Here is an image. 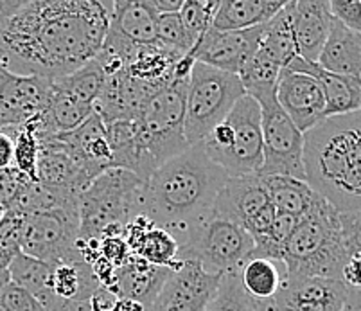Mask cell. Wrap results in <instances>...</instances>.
Returning <instances> with one entry per match:
<instances>
[{
	"mask_svg": "<svg viewBox=\"0 0 361 311\" xmlns=\"http://www.w3.org/2000/svg\"><path fill=\"white\" fill-rule=\"evenodd\" d=\"M124 240L130 254L146 263L169 270H176L182 264L178 261V243L175 238L151 224L146 216L139 214L131 219L124 232Z\"/></svg>",
	"mask_w": 361,
	"mask_h": 311,
	"instance_id": "19",
	"label": "cell"
},
{
	"mask_svg": "<svg viewBox=\"0 0 361 311\" xmlns=\"http://www.w3.org/2000/svg\"><path fill=\"white\" fill-rule=\"evenodd\" d=\"M42 307L45 311H90L88 303H72V300H63L56 297L54 293H49L44 300H40Z\"/></svg>",
	"mask_w": 361,
	"mask_h": 311,
	"instance_id": "45",
	"label": "cell"
},
{
	"mask_svg": "<svg viewBox=\"0 0 361 311\" xmlns=\"http://www.w3.org/2000/svg\"><path fill=\"white\" fill-rule=\"evenodd\" d=\"M157 11L151 0H116L108 32L133 45H157Z\"/></svg>",
	"mask_w": 361,
	"mask_h": 311,
	"instance_id": "23",
	"label": "cell"
},
{
	"mask_svg": "<svg viewBox=\"0 0 361 311\" xmlns=\"http://www.w3.org/2000/svg\"><path fill=\"white\" fill-rule=\"evenodd\" d=\"M221 276L209 274L195 261H182L146 311H203L218 290Z\"/></svg>",
	"mask_w": 361,
	"mask_h": 311,
	"instance_id": "13",
	"label": "cell"
},
{
	"mask_svg": "<svg viewBox=\"0 0 361 311\" xmlns=\"http://www.w3.org/2000/svg\"><path fill=\"white\" fill-rule=\"evenodd\" d=\"M275 99L300 133H306L314 124L326 119V99L313 76L282 68Z\"/></svg>",
	"mask_w": 361,
	"mask_h": 311,
	"instance_id": "16",
	"label": "cell"
},
{
	"mask_svg": "<svg viewBox=\"0 0 361 311\" xmlns=\"http://www.w3.org/2000/svg\"><path fill=\"white\" fill-rule=\"evenodd\" d=\"M327 6L334 20L361 32V0H327Z\"/></svg>",
	"mask_w": 361,
	"mask_h": 311,
	"instance_id": "41",
	"label": "cell"
},
{
	"mask_svg": "<svg viewBox=\"0 0 361 311\" xmlns=\"http://www.w3.org/2000/svg\"><path fill=\"white\" fill-rule=\"evenodd\" d=\"M255 300L241 286L239 272L223 274L218 290L203 311H254Z\"/></svg>",
	"mask_w": 361,
	"mask_h": 311,
	"instance_id": "36",
	"label": "cell"
},
{
	"mask_svg": "<svg viewBox=\"0 0 361 311\" xmlns=\"http://www.w3.org/2000/svg\"><path fill=\"white\" fill-rule=\"evenodd\" d=\"M110 8L97 0H2V63L18 76H67L97 56Z\"/></svg>",
	"mask_w": 361,
	"mask_h": 311,
	"instance_id": "1",
	"label": "cell"
},
{
	"mask_svg": "<svg viewBox=\"0 0 361 311\" xmlns=\"http://www.w3.org/2000/svg\"><path fill=\"white\" fill-rule=\"evenodd\" d=\"M259 49L281 68H286L297 54L293 25H291V0L262 29Z\"/></svg>",
	"mask_w": 361,
	"mask_h": 311,
	"instance_id": "30",
	"label": "cell"
},
{
	"mask_svg": "<svg viewBox=\"0 0 361 311\" xmlns=\"http://www.w3.org/2000/svg\"><path fill=\"white\" fill-rule=\"evenodd\" d=\"M169 274V268L155 267V264H149L135 255H131L123 267L116 268L111 288L119 293L121 299L140 304L146 311V307L153 303Z\"/></svg>",
	"mask_w": 361,
	"mask_h": 311,
	"instance_id": "24",
	"label": "cell"
},
{
	"mask_svg": "<svg viewBox=\"0 0 361 311\" xmlns=\"http://www.w3.org/2000/svg\"><path fill=\"white\" fill-rule=\"evenodd\" d=\"M275 216H277V211H275L274 205L268 204L261 212H257V214H255L254 218H252L250 221H248V224H246L243 228H245V231L250 234L252 240H257V238H261V236H264L266 232H268V228H270L271 224H274Z\"/></svg>",
	"mask_w": 361,
	"mask_h": 311,
	"instance_id": "44",
	"label": "cell"
},
{
	"mask_svg": "<svg viewBox=\"0 0 361 311\" xmlns=\"http://www.w3.org/2000/svg\"><path fill=\"white\" fill-rule=\"evenodd\" d=\"M187 83L189 78L171 81L144 103L133 121L137 139L159 168L189 148L183 133Z\"/></svg>",
	"mask_w": 361,
	"mask_h": 311,
	"instance_id": "8",
	"label": "cell"
},
{
	"mask_svg": "<svg viewBox=\"0 0 361 311\" xmlns=\"http://www.w3.org/2000/svg\"><path fill=\"white\" fill-rule=\"evenodd\" d=\"M281 71L282 68L270 56H266L261 49H257L238 72L245 96H250L257 103L275 97Z\"/></svg>",
	"mask_w": 361,
	"mask_h": 311,
	"instance_id": "31",
	"label": "cell"
},
{
	"mask_svg": "<svg viewBox=\"0 0 361 311\" xmlns=\"http://www.w3.org/2000/svg\"><path fill=\"white\" fill-rule=\"evenodd\" d=\"M151 6L157 15H173V13H180L183 0H151Z\"/></svg>",
	"mask_w": 361,
	"mask_h": 311,
	"instance_id": "47",
	"label": "cell"
},
{
	"mask_svg": "<svg viewBox=\"0 0 361 311\" xmlns=\"http://www.w3.org/2000/svg\"><path fill=\"white\" fill-rule=\"evenodd\" d=\"M243 96L245 90L238 74L195 63L185 90L183 133L187 144H202Z\"/></svg>",
	"mask_w": 361,
	"mask_h": 311,
	"instance_id": "7",
	"label": "cell"
},
{
	"mask_svg": "<svg viewBox=\"0 0 361 311\" xmlns=\"http://www.w3.org/2000/svg\"><path fill=\"white\" fill-rule=\"evenodd\" d=\"M333 16L327 0H291V25H293L297 54L304 61L317 63L326 44Z\"/></svg>",
	"mask_w": 361,
	"mask_h": 311,
	"instance_id": "18",
	"label": "cell"
},
{
	"mask_svg": "<svg viewBox=\"0 0 361 311\" xmlns=\"http://www.w3.org/2000/svg\"><path fill=\"white\" fill-rule=\"evenodd\" d=\"M354 293L360 290L336 279L282 276L281 288L270 303L275 311H343Z\"/></svg>",
	"mask_w": 361,
	"mask_h": 311,
	"instance_id": "12",
	"label": "cell"
},
{
	"mask_svg": "<svg viewBox=\"0 0 361 311\" xmlns=\"http://www.w3.org/2000/svg\"><path fill=\"white\" fill-rule=\"evenodd\" d=\"M104 71L99 65V61L94 58L88 63H85L83 67L75 68L74 72L67 74V76L56 78L52 80V85L60 90H65L71 96L78 97L83 103H88L94 106V103L99 97L101 90L104 87Z\"/></svg>",
	"mask_w": 361,
	"mask_h": 311,
	"instance_id": "34",
	"label": "cell"
},
{
	"mask_svg": "<svg viewBox=\"0 0 361 311\" xmlns=\"http://www.w3.org/2000/svg\"><path fill=\"white\" fill-rule=\"evenodd\" d=\"M288 0H219L212 29L243 31L264 25L281 11Z\"/></svg>",
	"mask_w": 361,
	"mask_h": 311,
	"instance_id": "27",
	"label": "cell"
},
{
	"mask_svg": "<svg viewBox=\"0 0 361 311\" xmlns=\"http://www.w3.org/2000/svg\"><path fill=\"white\" fill-rule=\"evenodd\" d=\"M22 224L24 216L11 209L0 216V261L6 267L22 252Z\"/></svg>",
	"mask_w": 361,
	"mask_h": 311,
	"instance_id": "39",
	"label": "cell"
},
{
	"mask_svg": "<svg viewBox=\"0 0 361 311\" xmlns=\"http://www.w3.org/2000/svg\"><path fill=\"white\" fill-rule=\"evenodd\" d=\"M144 182L133 173L110 168L80 195V240L99 241L106 231L128 227L139 216Z\"/></svg>",
	"mask_w": 361,
	"mask_h": 311,
	"instance_id": "5",
	"label": "cell"
},
{
	"mask_svg": "<svg viewBox=\"0 0 361 311\" xmlns=\"http://www.w3.org/2000/svg\"><path fill=\"white\" fill-rule=\"evenodd\" d=\"M9 279L13 284L25 290L29 295L35 297L38 303L44 300L51 290V264L44 263L40 260L29 257L25 254H18L11 263L8 264Z\"/></svg>",
	"mask_w": 361,
	"mask_h": 311,
	"instance_id": "33",
	"label": "cell"
},
{
	"mask_svg": "<svg viewBox=\"0 0 361 311\" xmlns=\"http://www.w3.org/2000/svg\"><path fill=\"white\" fill-rule=\"evenodd\" d=\"M239 281L243 290L255 300H270L281 288L282 274L279 272L277 263L261 257H248L239 268Z\"/></svg>",
	"mask_w": 361,
	"mask_h": 311,
	"instance_id": "32",
	"label": "cell"
},
{
	"mask_svg": "<svg viewBox=\"0 0 361 311\" xmlns=\"http://www.w3.org/2000/svg\"><path fill=\"white\" fill-rule=\"evenodd\" d=\"M356 255H361V212H338L318 196L284 247V276L341 281Z\"/></svg>",
	"mask_w": 361,
	"mask_h": 311,
	"instance_id": "4",
	"label": "cell"
},
{
	"mask_svg": "<svg viewBox=\"0 0 361 311\" xmlns=\"http://www.w3.org/2000/svg\"><path fill=\"white\" fill-rule=\"evenodd\" d=\"M219 0H183L180 18L192 44L212 28Z\"/></svg>",
	"mask_w": 361,
	"mask_h": 311,
	"instance_id": "37",
	"label": "cell"
},
{
	"mask_svg": "<svg viewBox=\"0 0 361 311\" xmlns=\"http://www.w3.org/2000/svg\"><path fill=\"white\" fill-rule=\"evenodd\" d=\"M317 65L331 74L361 80V32L333 18Z\"/></svg>",
	"mask_w": 361,
	"mask_h": 311,
	"instance_id": "26",
	"label": "cell"
},
{
	"mask_svg": "<svg viewBox=\"0 0 361 311\" xmlns=\"http://www.w3.org/2000/svg\"><path fill=\"white\" fill-rule=\"evenodd\" d=\"M2 214H4V211H2V209H0V216H2Z\"/></svg>",
	"mask_w": 361,
	"mask_h": 311,
	"instance_id": "50",
	"label": "cell"
},
{
	"mask_svg": "<svg viewBox=\"0 0 361 311\" xmlns=\"http://www.w3.org/2000/svg\"><path fill=\"white\" fill-rule=\"evenodd\" d=\"M99 286V281L94 276L87 261L52 264L51 290L60 299L72 300V303H88L92 293Z\"/></svg>",
	"mask_w": 361,
	"mask_h": 311,
	"instance_id": "29",
	"label": "cell"
},
{
	"mask_svg": "<svg viewBox=\"0 0 361 311\" xmlns=\"http://www.w3.org/2000/svg\"><path fill=\"white\" fill-rule=\"evenodd\" d=\"M4 132L11 135L13 144H15V160H13V168L20 173L22 176L29 180V182H38L36 178V160H38V150L40 144L35 135L31 123L18 124V126L2 128Z\"/></svg>",
	"mask_w": 361,
	"mask_h": 311,
	"instance_id": "35",
	"label": "cell"
},
{
	"mask_svg": "<svg viewBox=\"0 0 361 311\" xmlns=\"http://www.w3.org/2000/svg\"><path fill=\"white\" fill-rule=\"evenodd\" d=\"M254 311H275L271 306L270 300H262V303H255ZM343 311H361V291L360 293H354L353 299L349 300V304L345 306Z\"/></svg>",
	"mask_w": 361,
	"mask_h": 311,
	"instance_id": "48",
	"label": "cell"
},
{
	"mask_svg": "<svg viewBox=\"0 0 361 311\" xmlns=\"http://www.w3.org/2000/svg\"><path fill=\"white\" fill-rule=\"evenodd\" d=\"M13 160H15V144L11 135L0 130V171L13 168Z\"/></svg>",
	"mask_w": 361,
	"mask_h": 311,
	"instance_id": "46",
	"label": "cell"
},
{
	"mask_svg": "<svg viewBox=\"0 0 361 311\" xmlns=\"http://www.w3.org/2000/svg\"><path fill=\"white\" fill-rule=\"evenodd\" d=\"M270 204L261 175L228 176L214 200V209L245 227Z\"/></svg>",
	"mask_w": 361,
	"mask_h": 311,
	"instance_id": "21",
	"label": "cell"
},
{
	"mask_svg": "<svg viewBox=\"0 0 361 311\" xmlns=\"http://www.w3.org/2000/svg\"><path fill=\"white\" fill-rule=\"evenodd\" d=\"M254 250L250 234L228 216L212 211L187 232L178 247V261H195L209 274L239 272Z\"/></svg>",
	"mask_w": 361,
	"mask_h": 311,
	"instance_id": "6",
	"label": "cell"
},
{
	"mask_svg": "<svg viewBox=\"0 0 361 311\" xmlns=\"http://www.w3.org/2000/svg\"><path fill=\"white\" fill-rule=\"evenodd\" d=\"M90 311H123V299L114 288L99 286L88 300Z\"/></svg>",
	"mask_w": 361,
	"mask_h": 311,
	"instance_id": "43",
	"label": "cell"
},
{
	"mask_svg": "<svg viewBox=\"0 0 361 311\" xmlns=\"http://www.w3.org/2000/svg\"><path fill=\"white\" fill-rule=\"evenodd\" d=\"M225 121L232 128L231 144L223 150L203 152L228 176L259 175L262 168V133L257 101L243 96Z\"/></svg>",
	"mask_w": 361,
	"mask_h": 311,
	"instance_id": "10",
	"label": "cell"
},
{
	"mask_svg": "<svg viewBox=\"0 0 361 311\" xmlns=\"http://www.w3.org/2000/svg\"><path fill=\"white\" fill-rule=\"evenodd\" d=\"M36 178L42 188L54 193L80 196L90 185L94 176L68 153L65 144L56 137L40 140Z\"/></svg>",
	"mask_w": 361,
	"mask_h": 311,
	"instance_id": "17",
	"label": "cell"
},
{
	"mask_svg": "<svg viewBox=\"0 0 361 311\" xmlns=\"http://www.w3.org/2000/svg\"><path fill=\"white\" fill-rule=\"evenodd\" d=\"M80 204L44 209L24 216L22 254L47 264L85 261L78 248Z\"/></svg>",
	"mask_w": 361,
	"mask_h": 311,
	"instance_id": "9",
	"label": "cell"
},
{
	"mask_svg": "<svg viewBox=\"0 0 361 311\" xmlns=\"http://www.w3.org/2000/svg\"><path fill=\"white\" fill-rule=\"evenodd\" d=\"M51 92L52 80L13 74L0 58V130L18 126L44 112Z\"/></svg>",
	"mask_w": 361,
	"mask_h": 311,
	"instance_id": "14",
	"label": "cell"
},
{
	"mask_svg": "<svg viewBox=\"0 0 361 311\" xmlns=\"http://www.w3.org/2000/svg\"><path fill=\"white\" fill-rule=\"evenodd\" d=\"M11 283V279H9V272H8V267H6L2 261H0V291L4 290L8 284Z\"/></svg>",
	"mask_w": 361,
	"mask_h": 311,
	"instance_id": "49",
	"label": "cell"
},
{
	"mask_svg": "<svg viewBox=\"0 0 361 311\" xmlns=\"http://www.w3.org/2000/svg\"><path fill=\"white\" fill-rule=\"evenodd\" d=\"M106 135L111 153L110 168L133 173L146 184L159 166L137 139L133 121H116L106 124Z\"/></svg>",
	"mask_w": 361,
	"mask_h": 311,
	"instance_id": "25",
	"label": "cell"
},
{
	"mask_svg": "<svg viewBox=\"0 0 361 311\" xmlns=\"http://www.w3.org/2000/svg\"><path fill=\"white\" fill-rule=\"evenodd\" d=\"M261 108L262 168L259 175H284L306 182L302 164V133L282 112L277 99L257 103Z\"/></svg>",
	"mask_w": 361,
	"mask_h": 311,
	"instance_id": "11",
	"label": "cell"
},
{
	"mask_svg": "<svg viewBox=\"0 0 361 311\" xmlns=\"http://www.w3.org/2000/svg\"><path fill=\"white\" fill-rule=\"evenodd\" d=\"M0 311H45L27 291L9 283L0 291Z\"/></svg>",
	"mask_w": 361,
	"mask_h": 311,
	"instance_id": "40",
	"label": "cell"
},
{
	"mask_svg": "<svg viewBox=\"0 0 361 311\" xmlns=\"http://www.w3.org/2000/svg\"><path fill=\"white\" fill-rule=\"evenodd\" d=\"M268 200L275 211L302 218L310 212L318 195L302 180L284 175H261Z\"/></svg>",
	"mask_w": 361,
	"mask_h": 311,
	"instance_id": "28",
	"label": "cell"
},
{
	"mask_svg": "<svg viewBox=\"0 0 361 311\" xmlns=\"http://www.w3.org/2000/svg\"><path fill=\"white\" fill-rule=\"evenodd\" d=\"M99 254L101 257L108 261L114 268H119L131 257L130 248H128L126 240L123 236H111V238H103L99 241Z\"/></svg>",
	"mask_w": 361,
	"mask_h": 311,
	"instance_id": "42",
	"label": "cell"
},
{
	"mask_svg": "<svg viewBox=\"0 0 361 311\" xmlns=\"http://www.w3.org/2000/svg\"><path fill=\"white\" fill-rule=\"evenodd\" d=\"M157 44L167 51L176 52L180 56H185L192 51L195 44L183 28L180 13L159 15V18H157Z\"/></svg>",
	"mask_w": 361,
	"mask_h": 311,
	"instance_id": "38",
	"label": "cell"
},
{
	"mask_svg": "<svg viewBox=\"0 0 361 311\" xmlns=\"http://www.w3.org/2000/svg\"><path fill=\"white\" fill-rule=\"evenodd\" d=\"M226 178L202 144L189 146L153 171L140 195L139 214L169 232L180 247L187 232L212 211Z\"/></svg>",
	"mask_w": 361,
	"mask_h": 311,
	"instance_id": "2",
	"label": "cell"
},
{
	"mask_svg": "<svg viewBox=\"0 0 361 311\" xmlns=\"http://www.w3.org/2000/svg\"><path fill=\"white\" fill-rule=\"evenodd\" d=\"M65 144L72 157L90 173L94 178L110 169V144H108L106 124L97 114H92L81 126L67 133L56 135Z\"/></svg>",
	"mask_w": 361,
	"mask_h": 311,
	"instance_id": "20",
	"label": "cell"
},
{
	"mask_svg": "<svg viewBox=\"0 0 361 311\" xmlns=\"http://www.w3.org/2000/svg\"><path fill=\"white\" fill-rule=\"evenodd\" d=\"M262 29L264 25L243 31H216L211 28L189 54L196 63L238 74L243 63L259 49Z\"/></svg>",
	"mask_w": 361,
	"mask_h": 311,
	"instance_id": "15",
	"label": "cell"
},
{
	"mask_svg": "<svg viewBox=\"0 0 361 311\" xmlns=\"http://www.w3.org/2000/svg\"><path fill=\"white\" fill-rule=\"evenodd\" d=\"M288 71L302 72L307 76H313L320 85L324 99H326V117L345 116V114L360 112L361 108V80L347 76H338L324 71L317 63L304 61L300 56L295 58Z\"/></svg>",
	"mask_w": 361,
	"mask_h": 311,
	"instance_id": "22",
	"label": "cell"
},
{
	"mask_svg": "<svg viewBox=\"0 0 361 311\" xmlns=\"http://www.w3.org/2000/svg\"><path fill=\"white\" fill-rule=\"evenodd\" d=\"M306 184L338 212H361V112L326 117L302 133Z\"/></svg>",
	"mask_w": 361,
	"mask_h": 311,
	"instance_id": "3",
	"label": "cell"
}]
</instances>
